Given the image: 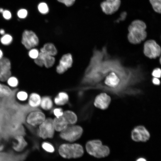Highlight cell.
<instances>
[{"label": "cell", "instance_id": "cell-29", "mask_svg": "<svg viewBox=\"0 0 161 161\" xmlns=\"http://www.w3.org/2000/svg\"><path fill=\"white\" fill-rule=\"evenodd\" d=\"M42 148L46 151L52 153L54 151V148L53 145L50 143L47 142H43L42 144Z\"/></svg>", "mask_w": 161, "mask_h": 161}, {"label": "cell", "instance_id": "cell-3", "mask_svg": "<svg viewBox=\"0 0 161 161\" xmlns=\"http://www.w3.org/2000/svg\"><path fill=\"white\" fill-rule=\"evenodd\" d=\"M86 148L89 154L97 158L107 157L110 153L109 148L103 145L101 141L98 140L88 141L86 144Z\"/></svg>", "mask_w": 161, "mask_h": 161}, {"label": "cell", "instance_id": "cell-30", "mask_svg": "<svg viewBox=\"0 0 161 161\" xmlns=\"http://www.w3.org/2000/svg\"><path fill=\"white\" fill-rule=\"evenodd\" d=\"M39 52L35 48H32L29 51L28 55L29 57L34 60L37 58L38 56Z\"/></svg>", "mask_w": 161, "mask_h": 161}, {"label": "cell", "instance_id": "cell-22", "mask_svg": "<svg viewBox=\"0 0 161 161\" xmlns=\"http://www.w3.org/2000/svg\"><path fill=\"white\" fill-rule=\"evenodd\" d=\"M63 116L64 117L68 124L73 125L76 123L77 121V117L73 112L67 110L64 112Z\"/></svg>", "mask_w": 161, "mask_h": 161}, {"label": "cell", "instance_id": "cell-36", "mask_svg": "<svg viewBox=\"0 0 161 161\" xmlns=\"http://www.w3.org/2000/svg\"><path fill=\"white\" fill-rule=\"evenodd\" d=\"M127 15V13L125 12H123L121 13L120 15V17L117 20V22H118L120 21L124 20L126 18Z\"/></svg>", "mask_w": 161, "mask_h": 161}, {"label": "cell", "instance_id": "cell-18", "mask_svg": "<svg viewBox=\"0 0 161 161\" xmlns=\"http://www.w3.org/2000/svg\"><path fill=\"white\" fill-rule=\"evenodd\" d=\"M53 121L55 130L58 131H61L68 126V124L63 115L58 117H56Z\"/></svg>", "mask_w": 161, "mask_h": 161}, {"label": "cell", "instance_id": "cell-34", "mask_svg": "<svg viewBox=\"0 0 161 161\" xmlns=\"http://www.w3.org/2000/svg\"><path fill=\"white\" fill-rule=\"evenodd\" d=\"M58 1L64 3L67 6H70L74 3L75 0H57Z\"/></svg>", "mask_w": 161, "mask_h": 161}, {"label": "cell", "instance_id": "cell-32", "mask_svg": "<svg viewBox=\"0 0 161 161\" xmlns=\"http://www.w3.org/2000/svg\"><path fill=\"white\" fill-rule=\"evenodd\" d=\"M152 75L154 77L160 78L161 77V69L159 68L154 69L152 71Z\"/></svg>", "mask_w": 161, "mask_h": 161}, {"label": "cell", "instance_id": "cell-42", "mask_svg": "<svg viewBox=\"0 0 161 161\" xmlns=\"http://www.w3.org/2000/svg\"><path fill=\"white\" fill-rule=\"evenodd\" d=\"M160 64H161V56H160Z\"/></svg>", "mask_w": 161, "mask_h": 161}, {"label": "cell", "instance_id": "cell-15", "mask_svg": "<svg viewBox=\"0 0 161 161\" xmlns=\"http://www.w3.org/2000/svg\"><path fill=\"white\" fill-rule=\"evenodd\" d=\"M14 139L12 147L16 151H22L27 145V143L23 134H16L14 136Z\"/></svg>", "mask_w": 161, "mask_h": 161}, {"label": "cell", "instance_id": "cell-37", "mask_svg": "<svg viewBox=\"0 0 161 161\" xmlns=\"http://www.w3.org/2000/svg\"><path fill=\"white\" fill-rule=\"evenodd\" d=\"M153 83L155 85H158L160 84V81L158 78L154 77L152 80Z\"/></svg>", "mask_w": 161, "mask_h": 161}, {"label": "cell", "instance_id": "cell-8", "mask_svg": "<svg viewBox=\"0 0 161 161\" xmlns=\"http://www.w3.org/2000/svg\"><path fill=\"white\" fill-rule=\"evenodd\" d=\"M143 53L145 56L151 58H156L161 54V48L154 40L146 41L143 46Z\"/></svg>", "mask_w": 161, "mask_h": 161}, {"label": "cell", "instance_id": "cell-26", "mask_svg": "<svg viewBox=\"0 0 161 161\" xmlns=\"http://www.w3.org/2000/svg\"><path fill=\"white\" fill-rule=\"evenodd\" d=\"M8 86L11 88L15 89L18 85V79L14 77H10L7 80Z\"/></svg>", "mask_w": 161, "mask_h": 161}, {"label": "cell", "instance_id": "cell-43", "mask_svg": "<svg viewBox=\"0 0 161 161\" xmlns=\"http://www.w3.org/2000/svg\"><path fill=\"white\" fill-rule=\"evenodd\" d=\"M0 9H1L0 8Z\"/></svg>", "mask_w": 161, "mask_h": 161}, {"label": "cell", "instance_id": "cell-25", "mask_svg": "<svg viewBox=\"0 0 161 161\" xmlns=\"http://www.w3.org/2000/svg\"><path fill=\"white\" fill-rule=\"evenodd\" d=\"M154 10L161 13V0H149Z\"/></svg>", "mask_w": 161, "mask_h": 161}, {"label": "cell", "instance_id": "cell-33", "mask_svg": "<svg viewBox=\"0 0 161 161\" xmlns=\"http://www.w3.org/2000/svg\"><path fill=\"white\" fill-rule=\"evenodd\" d=\"M27 12L24 9H21L19 10L17 13L18 17L20 18H24L27 16Z\"/></svg>", "mask_w": 161, "mask_h": 161}, {"label": "cell", "instance_id": "cell-23", "mask_svg": "<svg viewBox=\"0 0 161 161\" xmlns=\"http://www.w3.org/2000/svg\"><path fill=\"white\" fill-rule=\"evenodd\" d=\"M40 105L45 110L50 109L53 106V103L51 98L48 96H45L41 98Z\"/></svg>", "mask_w": 161, "mask_h": 161}, {"label": "cell", "instance_id": "cell-39", "mask_svg": "<svg viewBox=\"0 0 161 161\" xmlns=\"http://www.w3.org/2000/svg\"><path fill=\"white\" fill-rule=\"evenodd\" d=\"M4 33L5 32L4 30L1 29L0 30V33L1 35L4 34Z\"/></svg>", "mask_w": 161, "mask_h": 161}, {"label": "cell", "instance_id": "cell-10", "mask_svg": "<svg viewBox=\"0 0 161 161\" xmlns=\"http://www.w3.org/2000/svg\"><path fill=\"white\" fill-rule=\"evenodd\" d=\"M150 137L149 132L143 126H139L135 127L131 132V138L136 142H145Z\"/></svg>", "mask_w": 161, "mask_h": 161}, {"label": "cell", "instance_id": "cell-20", "mask_svg": "<svg viewBox=\"0 0 161 161\" xmlns=\"http://www.w3.org/2000/svg\"><path fill=\"white\" fill-rule=\"evenodd\" d=\"M40 51L53 56L56 55L57 53V50L56 47L51 43L45 44L40 49Z\"/></svg>", "mask_w": 161, "mask_h": 161}, {"label": "cell", "instance_id": "cell-27", "mask_svg": "<svg viewBox=\"0 0 161 161\" xmlns=\"http://www.w3.org/2000/svg\"><path fill=\"white\" fill-rule=\"evenodd\" d=\"M12 39V37L10 35L5 34L1 38L0 41L3 45H8L11 43Z\"/></svg>", "mask_w": 161, "mask_h": 161}, {"label": "cell", "instance_id": "cell-28", "mask_svg": "<svg viewBox=\"0 0 161 161\" xmlns=\"http://www.w3.org/2000/svg\"><path fill=\"white\" fill-rule=\"evenodd\" d=\"M38 9L39 12L42 14L47 13L49 10L47 4L44 2L40 3L38 4Z\"/></svg>", "mask_w": 161, "mask_h": 161}, {"label": "cell", "instance_id": "cell-11", "mask_svg": "<svg viewBox=\"0 0 161 161\" xmlns=\"http://www.w3.org/2000/svg\"><path fill=\"white\" fill-rule=\"evenodd\" d=\"M120 4V0H105L101 3L100 7L105 13L111 15L118 10Z\"/></svg>", "mask_w": 161, "mask_h": 161}, {"label": "cell", "instance_id": "cell-31", "mask_svg": "<svg viewBox=\"0 0 161 161\" xmlns=\"http://www.w3.org/2000/svg\"><path fill=\"white\" fill-rule=\"evenodd\" d=\"M53 113L56 117H58L63 115L64 112L62 109L58 108H56L53 110Z\"/></svg>", "mask_w": 161, "mask_h": 161}, {"label": "cell", "instance_id": "cell-17", "mask_svg": "<svg viewBox=\"0 0 161 161\" xmlns=\"http://www.w3.org/2000/svg\"><path fill=\"white\" fill-rule=\"evenodd\" d=\"M42 61L44 66L47 68L52 66L54 64L55 59L54 56L47 54L40 51L38 57Z\"/></svg>", "mask_w": 161, "mask_h": 161}, {"label": "cell", "instance_id": "cell-41", "mask_svg": "<svg viewBox=\"0 0 161 161\" xmlns=\"http://www.w3.org/2000/svg\"><path fill=\"white\" fill-rule=\"evenodd\" d=\"M3 148V145L1 144V140L0 138V150H1Z\"/></svg>", "mask_w": 161, "mask_h": 161}, {"label": "cell", "instance_id": "cell-5", "mask_svg": "<svg viewBox=\"0 0 161 161\" xmlns=\"http://www.w3.org/2000/svg\"><path fill=\"white\" fill-rule=\"evenodd\" d=\"M83 131L82 128L79 126H67L61 132L60 136L62 139L65 140L72 142L80 138Z\"/></svg>", "mask_w": 161, "mask_h": 161}, {"label": "cell", "instance_id": "cell-12", "mask_svg": "<svg viewBox=\"0 0 161 161\" xmlns=\"http://www.w3.org/2000/svg\"><path fill=\"white\" fill-rule=\"evenodd\" d=\"M10 70L11 64L9 60L5 58L0 59V81H7L11 76Z\"/></svg>", "mask_w": 161, "mask_h": 161}, {"label": "cell", "instance_id": "cell-40", "mask_svg": "<svg viewBox=\"0 0 161 161\" xmlns=\"http://www.w3.org/2000/svg\"><path fill=\"white\" fill-rule=\"evenodd\" d=\"M3 52L0 49V59L3 58Z\"/></svg>", "mask_w": 161, "mask_h": 161}, {"label": "cell", "instance_id": "cell-4", "mask_svg": "<svg viewBox=\"0 0 161 161\" xmlns=\"http://www.w3.org/2000/svg\"><path fill=\"white\" fill-rule=\"evenodd\" d=\"M58 152L63 158L70 159L81 157L84 151L82 145L79 144H63L60 146Z\"/></svg>", "mask_w": 161, "mask_h": 161}, {"label": "cell", "instance_id": "cell-1", "mask_svg": "<svg viewBox=\"0 0 161 161\" xmlns=\"http://www.w3.org/2000/svg\"><path fill=\"white\" fill-rule=\"evenodd\" d=\"M138 67L126 65L119 58L111 55L106 46L95 48L81 83L111 90L125 89L139 81Z\"/></svg>", "mask_w": 161, "mask_h": 161}, {"label": "cell", "instance_id": "cell-35", "mask_svg": "<svg viewBox=\"0 0 161 161\" xmlns=\"http://www.w3.org/2000/svg\"><path fill=\"white\" fill-rule=\"evenodd\" d=\"M4 17L6 19H10L11 17V15L10 12L7 10H5L3 12Z\"/></svg>", "mask_w": 161, "mask_h": 161}, {"label": "cell", "instance_id": "cell-38", "mask_svg": "<svg viewBox=\"0 0 161 161\" xmlns=\"http://www.w3.org/2000/svg\"><path fill=\"white\" fill-rule=\"evenodd\" d=\"M136 161H146V160L143 158H140L138 159Z\"/></svg>", "mask_w": 161, "mask_h": 161}, {"label": "cell", "instance_id": "cell-2", "mask_svg": "<svg viewBox=\"0 0 161 161\" xmlns=\"http://www.w3.org/2000/svg\"><path fill=\"white\" fill-rule=\"evenodd\" d=\"M146 28V25L143 21H133L128 28L127 38L129 42L133 44H137L144 41L147 36Z\"/></svg>", "mask_w": 161, "mask_h": 161}, {"label": "cell", "instance_id": "cell-16", "mask_svg": "<svg viewBox=\"0 0 161 161\" xmlns=\"http://www.w3.org/2000/svg\"><path fill=\"white\" fill-rule=\"evenodd\" d=\"M41 98L38 94L33 92L29 95L28 99L27 105L33 109L37 108L40 105Z\"/></svg>", "mask_w": 161, "mask_h": 161}, {"label": "cell", "instance_id": "cell-14", "mask_svg": "<svg viewBox=\"0 0 161 161\" xmlns=\"http://www.w3.org/2000/svg\"><path fill=\"white\" fill-rule=\"evenodd\" d=\"M111 101L110 97L105 93H102L97 96L94 101V105L97 108L102 110L107 108Z\"/></svg>", "mask_w": 161, "mask_h": 161}, {"label": "cell", "instance_id": "cell-7", "mask_svg": "<svg viewBox=\"0 0 161 161\" xmlns=\"http://www.w3.org/2000/svg\"><path fill=\"white\" fill-rule=\"evenodd\" d=\"M55 130L53 120L48 118L39 125L38 135L43 139L51 138L54 136Z\"/></svg>", "mask_w": 161, "mask_h": 161}, {"label": "cell", "instance_id": "cell-9", "mask_svg": "<svg viewBox=\"0 0 161 161\" xmlns=\"http://www.w3.org/2000/svg\"><path fill=\"white\" fill-rule=\"evenodd\" d=\"M21 42L26 49H31L38 45L39 39L33 32L25 30L22 34Z\"/></svg>", "mask_w": 161, "mask_h": 161}, {"label": "cell", "instance_id": "cell-24", "mask_svg": "<svg viewBox=\"0 0 161 161\" xmlns=\"http://www.w3.org/2000/svg\"><path fill=\"white\" fill-rule=\"evenodd\" d=\"M16 99L20 102H24L28 100L29 95L28 93L24 90H18L15 93Z\"/></svg>", "mask_w": 161, "mask_h": 161}, {"label": "cell", "instance_id": "cell-6", "mask_svg": "<svg viewBox=\"0 0 161 161\" xmlns=\"http://www.w3.org/2000/svg\"><path fill=\"white\" fill-rule=\"evenodd\" d=\"M45 119L44 114L38 109L27 112L25 115L24 120L27 126L33 127L40 125Z\"/></svg>", "mask_w": 161, "mask_h": 161}, {"label": "cell", "instance_id": "cell-21", "mask_svg": "<svg viewBox=\"0 0 161 161\" xmlns=\"http://www.w3.org/2000/svg\"><path fill=\"white\" fill-rule=\"evenodd\" d=\"M69 99L68 94L64 92H59L55 98L54 101L56 104L63 105L66 104Z\"/></svg>", "mask_w": 161, "mask_h": 161}, {"label": "cell", "instance_id": "cell-13", "mask_svg": "<svg viewBox=\"0 0 161 161\" xmlns=\"http://www.w3.org/2000/svg\"><path fill=\"white\" fill-rule=\"evenodd\" d=\"M72 57L70 54L64 55L60 59L59 64L56 67L57 72L59 74L64 73L72 66Z\"/></svg>", "mask_w": 161, "mask_h": 161}, {"label": "cell", "instance_id": "cell-19", "mask_svg": "<svg viewBox=\"0 0 161 161\" xmlns=\"http://www.w3.org/2000/svg\"><path fill=\"white\" fill-rule=\"evenodd\" d=\"M14 91L8 86L0 83V98L6 99L13 95Z\"/></svg>", "mask_w": 161, "mask_h": 161}]
</instances>
